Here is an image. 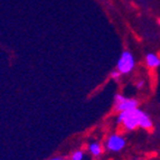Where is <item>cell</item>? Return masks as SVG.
I'll return each instance as SVG.
<instances>
[{"label": "cell", "mask_w": 160, "mask_h": 160, "mask_svg": "<svg viewBox=\"0 0 160 160\" xmlns=\"http://www.w3.org/2000/svg\"><path fill=\"white\" fill-rule=\"evenodd\" d=\"M117 122L119 124H123V127L128 131H133L137 128H142L146 130L152 128V120L150 115L139 108L119 112L117 117Z\"/></svg>", "instance_id": "obj_1"}, {"label": "cell", "mask_w": 160, "mask_h": 160, "mask_svg": "<svg viewBox=\"0 0 160 160\" xmlns=\"http://www.w3.org/2000/svg\"><path fill=\"white\" fill-rule=\"evenodd\" d=\"M134 67H136V58L133 54L129 51H123L117 63V71L121 75H128L133 71Z\"/></svg>", "instance_id": "obj_2"}, {"label": "cell", "mask_w": 160, "mask_h": 160, "mask_svg": "<svg viewBox=\"0 0 160 160\" xmlns=\"http://www.w3.org/2000/svg\"><path fill=\"white\" fill-rule=\"evenodd\" d=\"M140 102L137 99L132 98H127L122 94H117L114 96V102H113V109L118 112L122 111H128V110L138 109Z\"/></svg>", "instance_id": "obj_3"}, {"label": "cell", "mask_w": 160, "mask_h": 160, "mask_svg": "<svg viewBox=\"0 0 160 160\" xmlns=\"http://www.w3.org/2000/svg\"><path fill=\"white\" fill-rule=\"evenodd\" d=\"M127 144V140L122 136L118 133L110 134L105 141V148L111 152H120L124 149Z\"/></svg>", "instance_id": "obj_4"}, {"label": "cell", "mask_w": 160, "mask_h": 160, "mask_svg": "<svg viewBox=\"0 0 160 160\" xmlns=\"http://www.w3.org/2000/svg\"><path fill=\"white\" fill-rule=\"evenodd\" d=\"M146 64L150 68H157L160 66V57L156 53H148L146 55Z\"/></svg>", "instance_id": "obj_5"}, {"label": "cell", "mask_w": 160, "mask_h": 160, "mask_svg": "<svg viewBox=\"0 0 160 160\" xmlns=\"http://www.w3.org/2000/svg\"><path fill=\"white\" fill-rule=\"evenodd\" d=\"M88 152L91 153L93 157H99V156L102 155V152H103V148H102V144L98 141H92L88 143Z\"/></svg>", "instance_id": "obj_6"}, {"label": "cell", "mask_w": 160, "mask_h": 160, "mask_svg": "<svg viewBox=\"0 0 160 160\" xmlns=\"http://www.w3.org/2000/svg\"><path fill=\"white\" fill-rule=\"evenodd\" d=\"M85 157V153L82 150H76L72 153L71 156V160H83Z\"/></svg>", "instance_id": "obj_7"}, {"label": "cell", "mask_w": 160, "mask_h": 160, "mask_svg": "<svg viewBox=\"0 0 160 160\" xmlns=\"http://www.w3.org/2000/svg\"><path fill=\"white\" fill-rule=\"evenodd\" d=\"M120 78H121V74L118 72L117 69H114V71L111 72V78H113V80H119Z\"/></svg>", "instance_id": "obj_8"}, {"label": "cell", "mask_w": 160, "mask_h": 160, "mask_svg": "<svg viewBox=\"0 0 160 160\" xmlns=\"http://www.w3.org/2000/svg\"><path fill=\"white\" fill-rule=\"evenodd\" d=\"M143 86H144V81H139V82L137 83L136 88H137V90H142Z\"/></svg>", "instance_id": "obj_9"}, {"label": "cell", "mask_w": 160, "mask_h": 160, "mask_svg": "<svg viewBox=\"0 0 160 160\" xmlns=\"http://www.w3.org/2000/svg\"><path fill=\"white\" fill-rule=\"evenodd\" d=\"M49 160H63V158H62V157H58V156H56V157L51 158Z\"/></svg>", "instance_id": "obj_10"}, {"label": "cell", "mask_w": 160, "mask_h": 160, "mask_svg": "<svg viewBox=\"0 0 160 160\" xmlns=\"http://www.w3.org/2000/svg\"><path fill=\"white\" fill-rule=\"evenodd\" d=\"M158 25H159V28H160V19H158Z\"/></svg>", "instance_id": "obj_11"}]
</instances>
